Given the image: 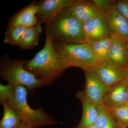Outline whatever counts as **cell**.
I'll return each mask as SVG.
<instances>
[{
    "instance_id": "2",
    "label": "cell",
    "mask_w": 128,
    "mask_h": 128,
    "mask_svg": "<svg viewBox=\"0 0 128 128\" xmlns=\"http://www.w3.org/2000/svg\"><path fill=\"white\" fill-rule=\"evenodd\" d=\"M45 31L53 41L82 44L84 37L83 24L72 15L68 8L58 12L45 24Z\"/></svg>"
},
{
    "instance_id": "18",
    "label": "cell",
    "mask_w": 128,
    "mask_h": 128,
    "mask_svg": "<svg viewBox=\"0 0 128 128\" xmlns=\"http://www.w3.org/2000/svg\"><path fill=\"white\" fill-rule=\"evenodd\" d=\"M112 38V36H109L88 44L96 55L98 63L108 60V53Z\"/></svg>"
},
{
    "instance_id": "5",
    "label": "cell",
    "mask_w": 128,
    "mask_h": 128,
    "mask_svg": "<svg viewBox=\"0 0 128 128\" xmlns=\"http://www.w3.org/2000/svg\"><path fill=\"white\" fill-rule=\"evenodd\" d=\"M25 60H12L6 57L0 62V74L8 84L16 87L23 86L29 91L42 86L41 80L27 70L24 67Z\"/></svg>"
},
{
    "instance_id": "22",
    "label": "cell",
    "mask_w": 128,
    "mask_h": 128,
    "mask_svg": "<svg viewBox=\"0 0 128 128\" xmlns=\"http://www.w3.org/2000/svg\"><path fill=\"white\" fill-rule=\"evenodd\" d=\"M15 87L12 85L8 84L6 85H0V102L2 105L7 102Z\"/></svg>"
},
{
    "instance_id": "26",
    "label": "cell",
    "mask_w": 128,
    "mask_h": 128,
    "mask_svg": "<svg viewBox=\"0 0 128 128\" xmlns=\"http://www.w3.org/2000/svg\"><path fill=\"white\" fill-rule=\"evenodd\" d=\"M18 128H32L29 126L24 124H22Z\"/></svg>"
},
{
    "instance_id": "25",
    "label": "cell",
    "mask_w": 128,
    "mask_h": 128,
    "mask_svg": "<svg viewBox=\"0 0 128 128\" xmlns=\"http://www.w3.org/2000/svg\"><path fill=\"white\" fill-rule=\"evenodd\" d=\"M124 50H125L126 60H127V62L128 64V41H126L125 43Z\"/></svg>"
},
{
    "instance_id": "4",
    "label": "cell",
    "mask_w": 128,
    "mask_h": 128,
    "mask_svg": "<svg viewBox=\"0 0 128 128\" xmlns=\"http://www.w3.org/2000/svg\"><path fill=\"white\" fill-rule=\"evenodd\" d=\"M53 44L56 52L67 68L77 67L85 70L95 67L98 64L96 55L88 44L54 41Z\"/></svg>"
},
{
    "instance_id": "24",
    "label": "cell",
    "mask_w": 128,
    "mask_h": 128,
    "mask_svg": "<svg viewBox=\"0 0 128 128\" xmlns=\"http://www.w3.org/2000/svg\"><path fill=\"white\" fill-rule=\"evenodd\" d=\"M114 4L117 10L128 21V0H114Z\"/></svg>"
},
{
    "instance_id": "16",
    "label": "cell",
    "mask_w": 128,
    "mask_h": 128,
    "mask_svg": "<svg viewBox=\"0 0 128 128\" xmlns=\"http://www.w3.org/2000/svg\"><path fill=\"white\" fill-rule=\"evenodd\" d=\"M42 32L41 25L38 24L34 26L28 28L22 36L18 46L24 50L33 48L38 45Z\"/></svg>"
},
{
    "instance_id": "10",
    "label": "cell",
    "mask_w": 128,
    "mask_h": 128,
    "mask_svg": "<svg viewBox=\"0 0 128 128\" xmlns=\"http://www.w3.org/2000/svg\"><path fill=\"white\" fill-rule=\"evenodd\" d=\"M128 97V84L126 79L111 88L102 100L101 105L108 109L126 106Z\"/></svg>"
},
{
    "instance_id": "17",
    "label": "cell",
    "mask_w": 128,
    "mask_h": 128,
    "mask_svg": "<svg viewBox=\"0 0 128 128\" xmlns=\"http://www.w3.org/2000/svg\"><path fill=\"white\" fill-rule=\"evenodd\" d=\"M3 116L0 121V128H18L22 124L20 115L7 102L2 105Z\"/></svg>"
},
{
    "instance_id": "12",
    "label": "cell",
    "mask_w": 128,
    "mask_h": 128,
    "mask_svg": "<svg viewBox=\"0 0 128 128\" xmlns=\"http://www.w3.org/2000/svg\"><path fill=\"white\" fill-rule=\"evenodd\" d=\"M68 8L72 15L82 23L95 18L105 16L92 0H74Z\"/></svg>"
},
{
    "instance_id": "3",
    "label": "cell",
    "mask_w": 128,
    "mask_h": 128,
    "mask_svg": "<svg viewBox=\"0 0 128 128\" xmlns=\"http://www.w3.org/2000/svg\"><path fill=\"white\" fill-rule=\"evenodd\" d=\"M28 93L25 86H16L7 102L20 115L22 124L32 128H41L56 124V121L42 108L34 110L30 107L27 100Z\"/></svg>"
},
{
    "instance_id": "28",
    "label": "cell",
    "mask_w": 128,
    "mask_h": 128,
    "mask_svg": "<svg viewBox=\"0 0 128 128\" xmlns=\"http://www.w3.org/2000/svg\"><path fill=\"white\" fill-rule=\"evenodd\" d=\"M126 81H127V82H128V76H127V77H126Z\"/></svg>"
},
{
    "instance_id": "20",
    "label": "cell",
    "mask_w": 128,
    "mask_h": 128,
    "mask_svg": "<svg viewBox=\"0 0 128 128\" xmlns=\"http://www.w3.org/2000/svg\"><path fill=\"white\" fill-rule=\"evenodd\" d=\"M27 28L23 26L8 27L5 34L4 42L18 46L20 40Z\"/></svg>"
},
{
    "instance_id": "6",
    "label": "cell",
    "mask_w": 128,
    "mask_h": 128,
    "mask_svg": "<svg viewBox=\"0 0 128 128\" xmlns=\"http://www.w3.org/2000/svg\"><path fill=\"white\" fill-rule=\"evenodd\" d=\"M96 70L102 81L110 88L125 80L128 73V66L109 60L98 63Z\"/></svg>"
},
{
    "instance_id": "11",
    "label": "cell",
    "mask_w": 128,
    "mask_h": 128,
    "mask_svg": "<svg viewBox=\"0 0 128 128\" xmlns=\"http://www.w3.org/2000/svg\"><path fill=\"white\" fill-rule=\"evenodd\" d=\"M105 16L111 36L128 41V21L117 10L114 3Z\"/></svg>"
},
{
    "instance_id": "15",
    "label": "cell",
    "mask_w": 128,
    "mask_h": 128,
    "mask_svg": "<svg viewBox=\"0 0 128 128\" xmlns=\"http://www.w3.org/2000/svg\"><path fill=\"white\" fill-rule=\"evenodd\" d=\"M125 43L126 41L122 40L113 37L108 53V60L128 67L124 50Z\"/></svg>"
},
{
    "instance_id": "29",
    "label": "cell",
    "mask_w": 128,
    "mask_h": 128,
    "mask_svg": "<svg viewBox=\"0 0 128 128\" xmlns=\"http://www.w3.org/2000/svg\"><path fill=\"white\" fill-rule=\"evenodd\" d=\"M126 106H127L128 107V99H127V102H126Z\"/></svg>"
},
{
    "instance_id": "19",
    "label": "cell",
    "mask_w": 128,
    "mask_h": 128,
    "mask_svg": "<svg viewBox=\"0 0 128 128\" xmlns=\"http://www.w3.org/2000/svg\"><path fill=\"white\" fill-rule=\"evenodd\" d=\"M98 108V117L94 125L98 128H119L108 109L101 105Z\"/></svg>"
},
{
    "instance_id": "14",
    "label": "cell",
    "mask_w": 128,
    "mask_h": 128,
    "mask_svg": "<svg viewBox=\"0 0 128 128\" xmlns=\"http://www.w3.org/2000/svg\"><path fill=\"white\" fill-rule=\"evenodd\" d=\"M37 12L36 3L32 2L12 16L9 21L8 27L34 26L38 24Z\"/></svg>"
},
{
    "instance_id": "23",
    "label": "cell",
    "mask_w": 128,
    "mask_h": 128,
    "mask_svg": "<svg viewBox=\"0 0 128 128\" xmlns=\"http://www.w3.org/2000/svg\"><path fill=\"white\" fill-rule=\"evenodd\" d=\"M114 1L111 0H92V1L105 16L113 4Z\"/></svg>"
},
{
    "instance_id": "9",
    "label": "cell",
    "mask_w": 128,
    "mask_h": 128,
    "mask_svg": "<svg viewBox=\"0 0 128 128\" xmlns=\"http://www.w3.org/2000/svg\"><path fill=\"white\" fill-rule=\"evenodd\" d=\"M74 0H44L36 3L38 24L48 23L59 12L69 8Z\"/></svg>"
},
{
    "instance_id": "27",
    "label": "cell",
    "mask_w": 128,
    "mask_h": 128,
    "mask_svg": "<svg viewBox=\"0 0 128 128\" xmlns=\"http://www.w3.org/2000/svg\"><path fill=\"white\" fill-rule=\"evenodd\" d=\"M97 128L96 127L95 125H92V126H90V127H89V128Z\"/></svg>"
},
{
    "instance_id": "13",
    "label": "cell",
    "mask_w": 128,
    "mask_h": 128,
    "mask_svg": "<svg viewBox=\"0 0 128 128\" xmlns=\"http://www.w3.org/2000/svg\"><path fill=\"white\" fill-rule=\"evenodd\" d=\"M76 96L81 102L82 114L80 122L74 128H88L94 125L98 117L97 106L83 91L78 92Z\"/></svg>"
},
{
    "instance_id": "21",
    "label": "cell",
    "mask_w": 128,
    "mask_h": 128,
    "mask_svg": "<svg viewBox=\"0 0 128 128\" xmlns=\"http://www.w3.org/2000/svg\"><path fill=\"white\" fill-rule=\"evenodd\" d=\"M108 109L116 121L118 128H128V107L126 105Z\"/></svg>"
},
{
    "instance_id": "1",
    "label": "cell",
    "mask_w": 128,
    "mask_h": 128,
    "mask_svg": "<svg viewBox=\"0 0 128 128\" xmlns=\"http://www.w3.org/2000/svg\"><path fill=\"white\" fill-rule=\"evenodd\" d=\"M53 43L52 38L46 33L44 48L24 65L27 70L41 80L42 86L50 84L67 68L56 52Z\"/></svg>"
},
{
    "instance_id": "7",
    "label": "cell",
    "mask_w": 128,
    "mask_h": 128,
    "mask_svg": "<svg viewBox=\"0 0 128 128\" xmlns=\"http://www.w3.org/2000/svg\"><path fill=\"white\" fill-rule=\"evenodd\" d=\"M86 83L82 91L97 106L101 105L104 96L111 88L106 86L98 76L96 66L84 70Z\"/></svg>"
},
{
    "instance_id": "8",
    "label": "cell",
    "mask_w": 128,
    "mask_h": 128,
    "mask_svg": "<svg viewBox=\"0 0 128 128\" xmlns=\"http://www.w3.org/2000/svg\"><path fill=\"white\" fill-rule=\"evenodd\" d=\"M82 24L84 37L82 44H89L111 36L105 16L92 18Z\"/></svg>"
}]
</instances>
